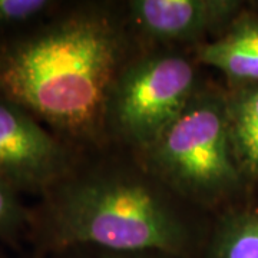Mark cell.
Here are the masks:
<instances>
[{
  "mask_svg": "<svg viewBox=\"0 0 258 258\" xmlns=\"http://www.w3.org/2000/svg\"><path fill=\"white\" fill-rule=\"evenodd\" d=\"M175 194L147 172H72L32 211L30 238L45 252L96 248L197 258L198 231Z\"/></svg>",
  "mask_w": 258,
  "mask_h": 258,
  "instance_id": "7a4b0ae2",
  "label": "cell"
},
{
  "mask_svg": "<svg viewBox=\"0 0 258 258\" xmlns=\"http://www.w3.org/2000/svg\"><path fill=\"white\" fill-rule=\"evenodd\" d=\"M195 62L179 53H149L120 69L108 98L105 128L142 154L184 112L198 91Z\"/></svg>",
  "mask_w": 258,
  "mask_h": 258,
  "instance_id": "277c9868",
  "label": "cell"
},
{
  "mask_svg": "<svg viewBox=\"0 0 258 258\" xmlns=\"http://www.w3.org/2000/svg\"><path fill=\"white\" fill-rule=\"evenodd\" d=\"M205 258H258V203L228 205L214 225Z\"/></svg>",
  "mask_w": 258,
  "mask_h": 258,
  "instance_id": "9c48e42d",
  "label": "cell"
},
{
  "mask_svg": "<svg viewBox=\"0 0 258 258\" xmlns=\"http://www.w3.org/2000/svg\"><path fill=\"white\" fill-rule=\"evenodd\" d=\"M32 211L23 205L20 195L0 181V242L18 247L25 237H30Z\"/></svg>",
  "mask_w": 258,
  "mask_h": 258,
  "instance_id": "8fae6325",
  "label": "cell"
},
{
  "mask_svg": "<svg viewBox=\"0 0 258 258\" xmlns=\"http://www.w3.org/2000/svg\"><path fill=\"white\" fill-rule=\"evenodd\" d=\"M123 25L103 8H60L0 42V98L22 106L64 141L105 129L112 85L126 64Z\"/></svg>",
  "mask_w": 258,
  "mask_h": 258,
  "instance_id": "6da1fadb",
  "label": "cell"
},
{
  "mask_svg": "<svg viewBox=\"0 0 258 258\" xmlns=\"http://www.w3.org/2000/svg\"><path fill=\"white\" fill-rule=\"evenodd\" d=\"M0 258H2V255H0Z\"/></svg>",
  "mask_w": 258,
  "mask_h": 258,
  "instance_id": "4fadbf2b",
  "label": "cell"
},
{
  "mask_svg": "<svg viewBox=\"0 0 258 258\" xmlns=\"http://www.w3.org/2000/svg\"><path fill=\"white\" fill-rule=\"evenodd\" d=\"M129 20L159 42H197L218 35L247 9L241 0H131Z\"/></svg>",
  "mask_w": 258,
  "mask_h": 258,
  "instance_id": "8992f818",
  "label": "cell"
},
{
  "mask_svg": "<svg viewBox=\"0 0 258 258\" xmlns=\"http://www.w3.org/2000/svg\"><path fill=\"white\" fill-rule=\"evenodd\" d=\"M60 5L53 0H0V42L45 22Z\"/></svg>",
  "mask_w": 258,
  "mask_h": 258,
  "instance_id": "30bf717a",
  "label": "cell"
},
{
  "mask_svg": "<svg viewBox=\"0 0 258 258\" xmlns=\"http://www.w3.org/2000/svg\"><path fill=\"white\" fill-rule=\"evenodd\" d=\"M147 172L184 201L231 205L248 191L231 148L227 89L200 86L178 119L145 151Z\"/></svg>",
  "mask_w": 258,
  "mask_h": 258,
  "instance_id": "3957f363",
  "label": "cell"
},
{
  "mask_svg": "<svg viewBox=\"0 0 258 258\" xmlns=\"http://www.w3.org/2000/svg\"><path fill=\"white\" fill-rule=\"evenodd\" d=\"M75 171L71 147L26 109L0 98V181L46 195Z\"/></svg>",
  "mask_w": 258,
  "mask_h": 258,
  "instance_id": "5b68a950",
  "label": "cell"
},
{
  "mask_svg": "<svg viewBox=\"0 0 258 258\" xmlns=\"http://www.w3.org/2000/svg\"><path fill=\"white\" fill-rule=\"evenodd\" d=\"M227 116L235 164L247 188L258 185V83L227 88Z\"/></svg>",
  "mask_w": 258,
  "mask_h": 258,
  "instance_id": "ba28073f",
  "label": "cell"
},
{
  "mask_svg": "<svg viewBox=\"0 0 258 258\" xmlns=\"http://www.w3.org/2000/svg\"><path fill=\"white\" fill-rule=\"evenodd\" d=\"M59 257L63 258H151L154 254H126V252H111V251H101L93 254V255H81L78 251H66L62 254H57ZM164 257V255H159L158 258Z\"/></svg>",
  "mask_w": 258,
  "mask_h": 258,
  "instance_id": "7c38bea8",
  "label": "cell"
},
{
  "mask_svg": "<svg viewBox=\"0 0 258 258\" xmlns=\"http://www.w3.org/2000/svg\"><path fill=\"white\" fill-rule=\"evenodd\" d=\"M197 60L220 71L230 86L258 83V10L247 9L211 42L198 45Z\"/></svg>",
  "mask_w": 258,
  "mask_h": 258,
  "instance_id": "52a82bcc",
  "label": "cell"
}]
</instances>
